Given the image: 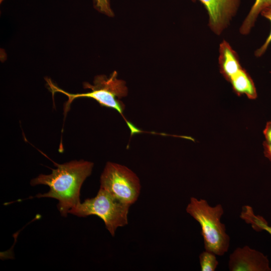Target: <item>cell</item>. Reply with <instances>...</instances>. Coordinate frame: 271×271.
Masks as SVG:
<instances>
[{"mask_svg": "<svg viewBox=\"0 0 271 271\" xmlns=\"http://www.w3.org/2000/svg\"><path fill=\"white\" fill-rule=\"evenodd\" d=\"M217 255L210 251L205 250L199 255V262L202 271H214L219 262Z\"/></svg>", "mask_w": 271, "mask_h": 271, "instance_id": "8fae6325", "label": "cell"}, {"mask_svg": "<svg viewBox=\"0 0 271 271\" xmlns=\"http://www.w3.org/2000/svg\"><path fill=\"white\" fill-rule=\"evenodd\" d=\"M101 188L130 206L138 200L141 185L138 176L125 166L108 162L100 177Z\"/></svg>", "mask_w": 271, "mask_h": 271, "instance_id": "5b68a950", "label": "cell"}, {"mask_svg": "<svg viewBox=\"0 0 271 271\" xmlns=\"http://www.w3.org/2000/svg\"><path fill=\"white\" fill-rule=\"evenodd\" d=\"M199 1L207 11L208 26L216 35H220L236 15L241 0H191Z\"/></svg>", "mask_w": 271, "mask_h": 271, "instance_id": "8992f818", "label": "cell"}, {"mask_svg": "<svg viewBox=\"0 0 271 271\" xmlns=\"http://www.w3.org/2000/svg\"><path fill=\"white\" fill-rule=\"evenodd\" d=\"M247 222L255 231L265 230L271 235V226L268 225L267 221L262 216L252 214L247 218Z\"/></svg>", "mask_w": 271, "mask_h": 271, "instance_id": "7c38bea8", "label": "cell"}, {"mask_svg": "<svg viewBox=\"0 0 271 271\" xmlns=\"http://www.w3.org/2000/svg\"><path fill=\"white\" fill-rule=\"evenodd\" d=\"M186 210L200 225L205 250L219 256L227 252L230 237L225 225L221 222L224 213L222 206H211L205 199L192 197Z\"/></svg>", "mask_w": 271, "mask_h": 271, "instance_id": "3957f363", "label": "cell"}, {"mask_svg": "<svg viewBox=\"0 0 271 271\" xmlns=\"http://www.w3.org/2000/svg\"><path fill=\"white\" fill-rule=\"evenodd\" d=\"M117 72L114 71L108 77L104 75L96 76L93 84L88 82L83 83L85 89H89L90 91L82 93H70L56 86L49 78H46L49 90L52 95L56 92H60L68 97L64 105V115L70 109V105L73 100L78 98L87 97L96 100L101 106L112 108L117 111L123 118L130 129L131 136L143 132L128 121L123 114L125 105L120 99L127 94V88L124 81L117 78Z\"/></svg>", "mask_w": 271, "mask_h": 271, "instance_id": "7a4b0ae2", "label": "cell"}, {"mask_svg": "<svg viewBox=\"0 0 271 271\" xmlns=\"http://www.w3.org/2000/svg\"><path fill=\"white\" fill-rule=\"evenodd\" d=\"M53 163L57 168L52 169L51 174H40L32 179L30 184L32 186H48L49 192L39 193L35 197L58 200V209L62 216L66 217L69 210L80 203V189L84 181L90 175L93 163L83 160L63 164Z\"/></svg>", "mask_w": 271, "mask_h": 271, "instance_id": "6da1fadb", "label": "cell"}, {"mask_svg": "<svg viewBox=\"0 0 271 271\" xmlns=\"http://www.w3.org/2000/svg\"><path fill=\"white\" fill-rule=\"evenodd\" d=\"M232 86L233 91L238 96L245 95L250 99H255L257 94L254 82L247 73L242 68L235 74L228 81Z\"/></svg>", "mask_w": 271, "mask_h": 271, "instance_id": "9c48e42d", "label": "cell"}, {"mask_svg": "<svg viewBox=\"0 0 271 271\" xmlns=\"http://www.w3.org/2000/svg\"><path fill=\"white\" fill-rule=\"evenodd\" d=\"M130 206L100 188L95 197L80 202L71 209L69 213L80 217L92 215L98 216L104 221L110 234L114 236L117 228L127 225Z\"/></svg>", "mask_w": 271, "mask_h": 271, "instance_id": "277c9868", "label": "cell"}, {"mask_svg": "<svg viewBox=\"0 0 271 271\" xmlns=\"http://www.w3.org/2000/svg\"><path fill=\"white\" fill-rule=\"evenodd\" d=\"M263 132L265 138L263 143L264 155L271 162V121L266 123Z\"/></svg>", "mask_w": 271, "mask_h": 271, "instance_id": "4fadbf2b", "label": "cell"}, {"mask_svg": "<svg viewBox=\"0 0 271 271\" xmlns=\"http://www.w3.org/2000/svg\"><path fill=\"white\" fill-rule=\"evenodd\" d=\"M94 6L97 11L101 13L110 17L113 15L109 0H94Z\"/></svg>", "mask_w": 271, "mask_h": 271, "instance_id": "9a60e30c", "label": "cell"}, {"mask_svg": "<svg viewBox=\"0 0 271 271\" xmlns=\"http://www.w3.org/2000/svg\"><path fill=\"white\" fill-rule=\"evenodd\" d=\"M228 266L230 271H271L267 257L247 245L230 254Z\"/></svg>", "mask_w": 271, "mask_h": 271, "instance_id": "52a82bcc", "label": "cell"}, {"mask_svg": "<svg viewBox=\"0 0 271 271\" xmlns=\"http://www.w3.org/2000/svg\"><path fill=\"white\" fill-rule=\"evenodd\" d=\"M271 8V0H255L249 13L242 23L239 32L243 35L249 33L258 15L264 10Z\"/></svg>", "mask_w": 271, "mask_h": 271, "instance_id": "30bf717a", "label": "cell"}, {"mask_svg": "<svg viewBox=\"0 0 271 271\" xmlns=\"http://www.w3.org/2000/svg\"><path fill=\"white\" fill-rule=\"evenodd\" d=\"M219 52L220 72L228 82L242 67L236 52L225 40L220 44Z\"/></svg>", "mask_w": 271, "mask_h": 271, "instance_id": "ba28073f", "label": "cell"}, {"mask_svg": "<svg viewBox=\"0 0 271 271\" xmlns=\"http://www.w3.org/2000/svg\"><path fill=\"white\" fill-rule=\"evenodd\" d=\"M261 15L265 18L268 19L271 23V8L264 10L261 13ZM270 42L271 31L263 44L255 51L254 53L255 56L258 57L261 56L266 51Z\"/></svg>", "mask_w": 271, "mask_h": 271, "instance_id": "5bb4252c", "label": "cell"}, {"mask_svg": "<svg viewBox=\"0 0 271 271\" xmlns=\"http://www.w3.org/2000/svg\"><path fill=\"white\" fill-rule=\"evenodd\" d=\"M4 0H0V3H2Z\"/></svg>", "mask_w": 271, "mask_h": 271, "instance_id": "2e32d148", "label": "cell"}]
</instances>
